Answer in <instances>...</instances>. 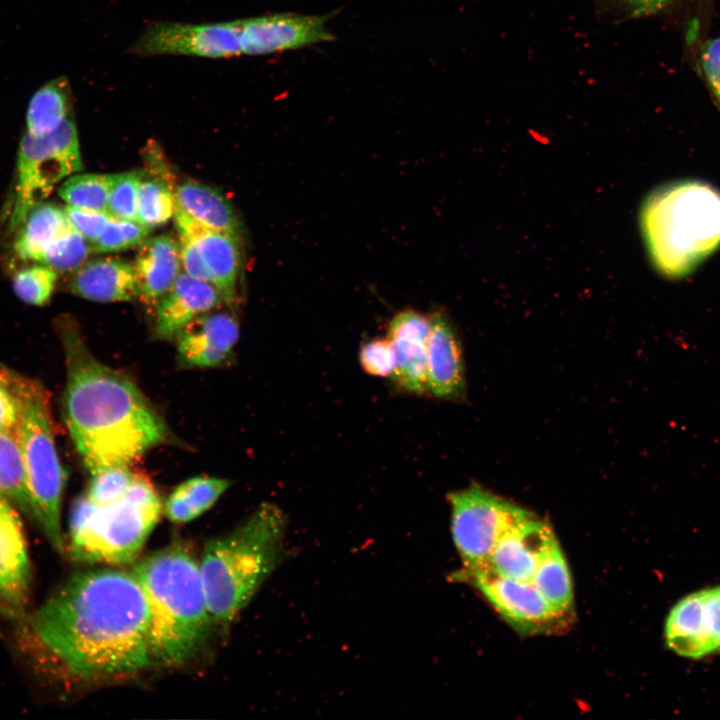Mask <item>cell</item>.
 Wrapping results in <instances>:
<instances>
[{"instance_id":"cell-1","label":"cell","mask_w":720,"mask_h":720,"mask_svg":"<svg viewBox=\"0 0 720 720\" xmlns=\"http://www.w3.org/2000/svg\"><path fill=\"white\" fill-rule=\"evenodd\" d=\"M32 624L43 644L81 677L128 675L152 663L150 611L133 574H78L39 608Z\"/></svg>"},{"instance_id":"cell-2","label":"cell","mask_w":720,"mask_h":720,"mask_svg":"<svg viewBox=\"0 0 720 720\" xmlns=\"http://www.w3.org/2000/svg\"><path fill=\"white\" fill-rule=\"evenodd\" d=\"M59 335L66 366L64 418L90 474L130 466L152 448L175 442L137 384L98 360L71 321H62Z\"/></svg>"},{"instance_id":"cell-3","label":"cell","mask_w":720,"mask_h":720,"mask_svg":"<svg viewBox=\"0 0 720 720\" xmlns=\"http://www.w3.org/2000/svg\"><path fill=\"white\" fill-rule=\"evenodd\" d=\"M132 574L150 611L151 661L169 665L191 659L204 645L213 621L190 549L167 546L137 563Z\"/></svg>"},{"instance_id":"cell-4","label":"cell","mask_w":720,"mask_h":720,"mask_svg":"<svg viewBox=\"0 0 720 720\" xmlns=\"http://www.w3.org/2000/svg\"><path fill=\"white\" fill-rule=\"evenodd\" d=\"M640 228L656 270L685 277L720 246V191L699 180L662 185L642 203Z\"/></svg>"},{"instance_id":"cell-5","label":"cell","mask_w":720,"mask_h":720,"mask_svg":"<svg viewBox=\"0 0 720 720\" xmlns=\"http://www.w3.org/2000/svg\"><path fill=\"white\" fill-rule=\"evenodd\" d=\"M286 516L261 504L239 527L209 541L199 564L213 623L227 624L250 602L282 554Z\"/></svg>"},{"instance_id":"cell-6","label":"cell","mask_w":720,"mask_h":720,"mask_svg":"<svg viewBox=\"0 0 720 720\" xmlns=\"http://www.w3.org/2000/svg\"><path fill=\"white\" fill-rule=\"evenodd\" d=\"M0 380L17 407L15 433L20 445L33 518L52 546L62 551L61 500L67 472L57 453L48 391L38 381L0 367Z\"/></svg>"},{"instance_id":"cell-7","label":"cell","mask_w":720,"mask_h":720,"mask_svg":"<svg viewBox=\"0 0 720 720\" xmlns=\"http://www.w3.org/2000/svg\"><path fill=\"white\" fill-rule=\"evenodd\" d=\"M162 511L160 496L142 474H136L124 497L107 506L85 495L70 517V551L86 563L123 565L141 552Z\"/></svg>"},{"instance_id":"cell-8","label":"cell","mask_w":720,"mask_h":720,"mask_svg":"<svg viewBox=\"0 0 720 720\" xmlns=\"http://www.w3.org/2000/svg\"><path fill=\"white\" fill-rule=\"evenodd\" d=\"M451 533L468 573L487 566L504 531L528 510L498 496L481 485L449 493Z\"/></svg>"},{"instance_id":"cell-9","label":"cell","mask_w":720,"mask_h":720,"mask_svg":"<svg viewBox=\"0 0 720 720\" xmlns=\"http://www.w3.org/2000/svg\"><path fill=\"white\" fill-rule=\"evenodd\" d=\"M82 158L54 131L33 136L25 133L16 163L15 199L9 225L19 228L55 185L82 169Z\"/></svg>"},{"instance_id":"cell-10","label":"cell","mask_w":720,"mask_h":720,"mask_svg":"<svg viewBox=\"0 0 720 720\" xmlns=\"http://www.w3.org/2000/svg\"><path fill=\"white\" fill-rule=\"evenodd\" d=\"M129 52L138 56L237 57L242 55L240 20L204 24L152 23L131 44Z\"/></svg>"},{"instance_id":"cell-11","label":"cell","mask_w":720,"mask_h":720,"mask_svg":"<svg viewBox=\"0 0 720 720\" xmlns=\"http://www.w3.org/2000/svg\"><path fill=\"white\" fill-rule=\"evenodd\" d=\"M458 576L473 584L521 634L553 633L568 624L569 617L556 612L531 582L502 577L486 567Z\"/></svg>"},{"instance_id":"cell-12","label":"cell","mask_w":720,"mask_h":720,"mask_svg":"<svg viewBox=\"0 0 720 720\" xmlns=\"http://www.w3.org/2000/svg\"><path fill=\"white\" fill-rule=\"evenodd\" d=\"M667 646L698 659L720 650V587L694 592L671 609L665 623Z\"/></svg>"},{"instance_id":"cell-13","label":"cell","mask_w":720,"mask_h":720,"mask_svg":"<svg viewBox=\"0 0 720 720\" xmlns=\"http://www.w3.org/2000/svg\"><path fill=\"white\" fill-rule=\"evenodd\" d=\"M333 39L321 16L279 13L240 20L242 55H266Z\"/></svg>"},{"instance_id":"cell-14","label":"cell","mask_w":720,"mask_h":720,"mask_svg":"<svg viewBox=\"0 0 720 720\" xmlns=\"http://www.w3.org/2000/svg\"><path fill=\"white\" fill-rule=\"evenodd\" d=\"M557 541L551 526L528 510L500 536L486 568L502 577L531 582Z\"/></svg>"},{"instance_id":"cell-15","label":"cell","mask_w":720,"mask_h":720,"mask_svg":"<svg viewBox=\"0 0 720 720\" xmlns=\"http://www.w3.org/2000/svg\"><path fill=\"white\" fill-rule=\"evenodd\" d=\"M239 338V323L227 312L204 313L175 337L178 364L183 368L218 367L230 358Z\"/></svg>"},{"instance_id":"cell-16","label":"cell","mask_w":720,"mask_h":720,"mask_svg":"<svg viewBox=\"0 0 720 720\" xmlns=\"http://www.w3.org/2000/svg\"><path fill=\"white\" fill-rule=\"evenodd\" d=\"M429 333L430 317L413 310L396 314L388 328L387 337L396 356V368L392 378L402 390L415 395L428 392Z\"/></svg>"},{"instance_id":"cell-17","label":"cell","mask_w":720,"mask_h":720,"mask_svg":"<svg viewBox=\"0 0 720 720\" xmlns=\"http://www.w3.org/2000/svg\"><path fill=\"white\" fill-rule=\"evenodd\" d=\"M174 219L178 233L198 248L223 301L233 302L240 271L239 237L206 228L177 207Z\"/></svg>"},{"instance_id":"cell-18","label":"cell","mask_w":720,"mask_h":720,"mask_svg":"<svg viewBox=\"0 0 720 720\" xmlns=\"http://www.w3.org/2000/svg\"><path fill=\"white\" fill-rule=\"evenodd\" d=\"M221 302L222 295L213 284L180 273L156 304L154 335L160 340L175 339L187 324Z\"/></svg>"},{"instance_id":"cell-19","label":"cell","mask_w":720,"mask_h":720,"mask_svg":"<svg viewBox=\"0 0 720 720\" xmlns=\"http://www.w3.org/2000/svg\"><path fill=\"white\" fill-rule=\"evenodd\" d=\"M465 368L460 341L443 313L430 316L427 347L428 392L440 399H456L465 391Z\"/></svg>"},{"instance_id":"cell-20","label":"cell","mask_w":720,"mask_h":720,"mask_svg":"<svg viewBox=\"0 0 720 720\" xmlns=\"http://www.w3.org/2000/svg\"><path fill=\"white\" fill-rule=\"evenodd\" d=\"M31 565L23 526L11 502L0 495V597L14 607L29 596Z\"/></svg>"},{"instance_id":"cell-21","label":"cell","mask_w":720,"mask_h":720,"mask_svg":"<svg viewBox=\"0 0 720 720\" xmlns=\"http://www.w3.org/2000/svg\"><path fill=\"white\" fill-rule=\"evenodd\" d=\"M69 288L74 294L99 303L125 302L139 297L134 266L113 257L85 261L74 271Z\"/></svg>"},{"instance_id":"cell-22","label":"cell","mask_w":720,"mask_h":720,"mask_svg":"<svg viewBox=\"0 0 720 720\" xmlns=\"http://www.w3.org/2000/svg\"><path fill=\"white\" fill-rule=\"evenodd\" d=\"M139 297L157 304L180 274L179 243L170 235L145 239L134 263Z\"/></svg>"},{"instance_id":"cell-23","label":"cell","mask_w":720,"mask_h":720,"mask_svg":"<svg viewBox=\"0 0 720 720\" xmlns=\"http://www.w3.org/2000/svg\"><path fill=\"white\" fill-rule=\"evenodd\" d=\"M176 207L200 225L240 237V223L231 203L215 188L187 181L175 188Z\"/></svg>"},{"instance_id":"cell-24","label":"cell","mask_w":720,"mask_h":720,"mask_svg":"<svg viewBox=\"0 0 720 720\" xmlns=\"http://www.w3.org/2000/svg\"><path fill=\"white\" fill-rule=\"evenodd\" d=\"M20 227L15 251L21 259L38 263L47 248L72 228L64 209L45 202L33 207Z\"/></svg>"},{"instance_id":"cell-25","label":"cell","mask_w":720,"mask_h":720,"mask_svg":"<svg viewBox=\"0 0 720 720\" xmlns=\"http://www.w3.org/2000/svg\"><path fill=\"white\" fill-rule=\"evenodd\" d=\"M231 482L212 476L192 477L178 485L169 495L164 512L174 523H187L209 510Z\"/></svg>"},{"instance_id":"cell-26","label":"cell","mask_w":720,"mask_h":720,"mask_svg":"<svg viewBox=\"0 0 720 720\" xmlns=\"http://www.w3.org/2000/svg\"><path fill=\"white\" fill-rule=\"evenodd\" d=\"M71 112L68 81L57 78L42 85L32 95L26 111V132L43 136L56 129Z\"/></svg>"},{"instance_id":"cell-27","label":"cell","mask_w":720,"mask_h":720,"mask_svg":"<svg viewBox=\"0 0 720 720\" xmlns=\"http://www.w3.org/2000/svg\"><path fill=\"white\" fill-rule=\"evenodd\" d=\"M531 583L556 612L572 617V581L558 541L540 562Z\"/></svg>"},{"instance_id":"cell-28","label":"cell","mask_w":720,"mask_h":720,"mask_svg":"<svg viewBox=\"0 0 720 720\" xmlns=\"http://www.w3.org/2000/svg\"><path fill=\"white\" fill-rule=\"evenodd\" d=\"M0 495L33 517L25 465L15 430H0Z\"/></svg>"},{"instance_id":"cell-29","label":"cell","mask_w":720,"mask_h":720,"mask_svg":"<svg viewBox=\"0 0 720 720\" xmlns=\"http://www.w3.org/2000/svg\"><path fill=\"white\" fill-rule=\"evenodd\" d=\"M176 210L175 188L162 176H143L138 192L137 221L149 228L165 224Z\"/></svg>"},{"instance_id":"cell-30","label":"cell","mask_w":720,"mask_h":720,"mask_svg":"<svg viewBox=\"0 0 720 720\" xmlns=\"http://www.w3.org/2000/svg\"><path fill=\"white\" fill-rule=\"evenodd\" d=\"M115 174L86 173L68 177L58 189L67 206L107 211Z\"/></svg>"},{"instance_id":"cell-31","label":"cell","mask_w":720,"mask_h":720,"mask_svg":"<svg viewBox=\"0 0 720 720\" xmlns=\"http://www.w3.org/2000/svg\"><path fill=\"white\" fill-rule=\"evenodd\" d=\"M90 253L91 244L71 228L47 248L40 263L57 274L74 272L87 261Z\"/></svg>"},{"instance_id":"cell-32","label":"cell","mask_w":720,"mask_h":720,"mask_svg":"<svg viewBox=\"0 0 720 720\" xmlns=\"http://www.w3.org/2000/svg\"><path fill=\"white\" fill-rule=\"evenodd\" d=\"M130 466H113L91 473L85 496L97 506L121 500L134 479Z\"/></svg>"},{"instance_id":"cell-33","label":"cell","mask_w":720,"mask_h":720,"mask_svg":"<svg viewBox=\"0 0 720 720\" xmlns=\"http://www.w3.org/2000/svg\"><path fill=\"white\" fill-rule=\"evenodd\" d=\"M151 228L134 220L112 217L98 239L91 244L92 253H114L139 246Z\"/></svg>"},{"instance_id":"cell-34","label":"cell","mask_w":720,"mask_h":720,"mask_svg":"<svg viewBox=\"0 0 720 720\" xmlns=\"http://www.w3.org/2000/svg\"><path fill=\"white\" fill-rule=\"evenodd\" d=\"M57 273L40 264L20 270L13 278V290L16 296L26 304L41 306L52 296Z\"/></svg>"},{"instance_id":"cell-35","label":"cell","mask_w":720,"mask_h":720,"mask_svg":"<svg viewBox=\"0 0 720 720\" xmlns=\"http://www.w3.org/2000/svg\"><path fill=\"white\" fill-rule=\"evenodd\" d=\"M143 176L140 170L115 174L107 208L114 218L137 221L138 192Z\"/></svg>"},{"instance_id":"cell-36","label":"cell","mask_w":720,"mask_h":720,"mask_svg":"<svg viewBox=\"0 0 720 720\" xmlns=\"http://www.w3.org/2000/svg\"><path fill=\"white\" fill-rule=\"evenodd\" d=\"M361 368L371 376L392 377L396 356L389 338L377 337L363 343L359 351Z\"/></svg>"},{"instance_id":"cell-37","label":"cell","mask_w":720,"mask_h":720,"mask_svg":"<svg viewBox=\"0 0 720 720\" xmlns=\"http://www.w3.org/2000/svg\"><path fill=\"white\" fill-rule=\"evenodd\" d=\"M71 227L90 244L94 243L112 219L108 211L87 210L66 206L64 209Z\"/></svg>"},{"instance_id":"cell-38","label":"cell","mask_w":720,"mask_h":720,"mask_svg":"<svg viewBox=\"0 0 720 720\" xmlns=\"http://www.w3.org/2000/svg\"><path fill=\"white\" fill-rule=\"evenodd\" d=\"M179 235L180 262L187 275L212 284L209 270L194 242L185 234Z\"/></svg>"},{"instance_id":"cell-39","label":"cell","mask_w":720,"mask_h":720,"mask_svg":"<svg viewBox=\"0 0 720 720\" xmlns=\"http://www.w3.org/2000/svg\"><path fill=\"white\" fill-rule=\"evenodd\" d=\"M701 66L714 96L720 103V36L704 44L701 50Z\"/></svg>"},{"instance_id":"cell-40","label":"cell","mask_w":720,"mask_h":720,"mask_svg":"<svg viewBox=\"0 0 720 720\" xmlns=\"http://www.w3.org/2000/svg\"><path fill=\"white\" fill-rule=\"evenodd\" d=\"M622 10L631 17H643L656 14L667 8L675 0H615Z\"/></svg>"},{"instance_id":"cell-41","label":"cell","mask_w":720,"mask_h":720,"mask_svg":"<svg viewBox=\"0 0 720 720\" xmlns=\"http://www.w3.org/2000/svg\"><path fill=\"white\" fill-rule=\"evenodd\" d=\"M17 407L8 388L0 380V430H15Z\"/></svg>"}]
</instances>
